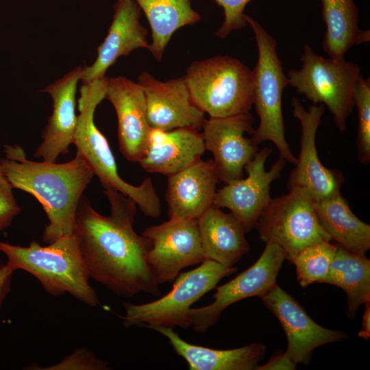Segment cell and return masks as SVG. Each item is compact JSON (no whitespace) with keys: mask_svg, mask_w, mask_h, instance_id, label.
Wrapping results in <instances>:
<instances>
[{"mask_svg":"<svg viewBox=\"0 0 370 370\" xmlns=\"http://www.w3.org/2000/svg\"><path fill=\"white\" fill-rule=\"evenodd\" d=\"M137 83L145 94L147 119L151 128L201 130L205 113L193 103L184 76L162 82L144 71Z\"/></svg>","mask_w":370,"mask_h":370,"instance_id":"cell-16","label":"cell"},{"mask_svg":"<svg viewBox=\"0 0 370 370\" xmlns=\"http://www.w3.org/2000/svg\"><path fill=\"white\" fill-rule=\"evenodd\" d=\"M271 151L269 147L258 150L245 167L247 173L245 178L225 184L216 192L213 205L229 209L246 232L255 227L260 214L271 200V184L281 176L286 165V160L280 156L267 171L265 162Z\"/></svg>","mask_w":370,"mask_h":370,"instance_id":"cell-14","label":"cell"},{"mask_svg":"<svg viewBox=\"0 0 370 370\" xmlns=\"http://www.w3.org/2000/svg\"><path fill=\"white\" fill-rule=\"evenodd\" d=\"M355 106L358 110L357 132L358 158L362 164L370 162V80L362 75L358 81L355 95Z\"/></svg>","mask_w":370,"mask_h":370,"instance_id":"cell-29","label":"cell"},{"mask_svg":"<svg viewBox=\"0 0 370 370\" xmlns=\"http://www.w3.org/2000/svg\"><path fill=\"white\" fill-rule=\"evenodd\" d=\"M365 310L362 317V328L358 336L367 341L370 337V301L365 303Z\"/></svg>","mask_w":370,"mask_h":370,"instance_id":"cell-35","label":"cell"},{"mask_svg":"<svg viewBox=\"0 0 370 370\" xmlns=\"http://www.w3.org/2000/svg\"><path fill=\"white\" fill-rule=\"evenodd\" d=\"M112 104L118 121V142L123 156L138 162L147 146L151 127L142 87L125 77L108 78L105 97Z\"/></svg>","mask_w":370,"mask_h":370,"instance_id":"cell-17","label":"cell"},{"mask_svg":"<svg viewBox=\"0 0 370 370\" xmlns=\"http://www.w3.org/2000/svg\"><path fill=\"white\" fill-rule=\"evenodd\" d=\"M4 153L0 160L12 188L34 196L47 216L42 241L49 244L74 233L79 201L95 175L82 156L64 163L35 162L20 145H5Z\"/></svg>","mask_w":370,"mask_h":370,"instance_id":"cell-2","label":"cell"},{"mask_svg":"<svg viewBox=\"0 0 370 370\" xmlns=\"http://www.w3.org/2000/svg\"><path fill=\"white\" fill-rule=\"evenodd\" d=\"M245 19L254 34L258 48L252 76L254 105L260 123L251 139L257 145L266 140L273 142L280 156L295 164L297 158L285 138L282 97L288 82L277 53V42L258 21L246 14Z\"/></svg>","mask_w":370,"mask_h":370,"instance_id":"cell-6","label":"cell"},{"mask_svg":"<svg viewBox=\"0 0 370 370\" xmlns=\"http://www.w3.org/2000/svg\"><path fill=\"white\" fill-rule=\"evenodd\" d=\"M321 283L336 286L347 294L348 317L354 319L359 307L370 301V260L337 245L326 278Z\"/></svg>","mask_w":370,"mask_h":370,"instance_id":"cell-27","label":"cell"},{"mask_svg":"<svg viewBox=\"0 0 370 370\" xmlns=\"http://www.w3.org/2000/svg\"><path fill=\"white\" fill-rule=\"evenodd\" d=\"M140 10L134 0H117L112 21L103 41L97 49L94 62L82 69V84L106 77L107 70L121 56L139 48L149 49L147 30L140 23Z\"/></svg>","mask_w":370,"mask_h":370,"instance_id":"cell-19","label":"cell"},{"mask_svg":"<svg viewBox=\"0 0 370 370\" xmlns=\"http://www.w3.org/2000/svg\"><path fill=\"white\" fill-rule=\"evenodd\" d=\"M236 271L215 261L205 259L196 269L180 273L172 289L163 297L143 304L124 303L125 314L120 316L125 328L192 326L190 308L205 294L216 288L221 280Z\"/></svg>","mask_w":370,"mask_h":370,"instance_id":"cell-8","label":"cell"},{"mask_svg":"<svg viewBox=\"0 0 370 370\" xmlns=\"http://www.w3.org/2000/svg\"><path fill=\"white\" fill-rule=\"evenodd\" d=\"M219 179L212 160L195 162L168 177L169 219H197L214 204Z\"/></svg>","mask_w":370,"mask_h":370,"instance_id":"cell-20","label":"cell"},{"mask_svg":"<svg viewBox=\"0 0 370 370\" xmlns=\"http://www.w3.org/2000/svg\"><path fill=\"white\" fill-rule=\"evenodd\" d=\"M299 70L287 73L288 85L312 102L323 104L333 116L338 131L344 132L355 107V95L362 76L359 66L345 58H325L309 45L304 46Z\"/></svg>","mask_w":370,"mask_h":370,"instance_id":"cell-7","label":"cell"},{"mask_svg":"<svg viewBox=\"0 0 370 370\" xmlns=\"http://www.w3.org/2000/svg\"><path fill=\"white\" fill-rule=\"evenodd\" d=\"M108 362L97 358L92 352L81 348L65 357L58 363L42 370H106L108 369Z\"/></svg>","mask_w":370,"mask_h":370,"instance_id":"cell-30","label":"cell"},{"mask_svg":"<svg viewBox=\"0 0 370 370\" xmlns=\"http://www.w3.org/2000/svg\"><path fill=\"white\" fill-rule=\"evenodd\" d=\"M223 8V21L215 32V36L224 38L232 32L247 25L245 19L244 10L251 0H215Z\"/></svg>","mask_w":370,"mask_h":370,"instance_id":"cell-31","label":"cell"},{"mask_svg":"<svg viewBox=\"0 0 370 370\" xmlns=\"http://www.w3.org/2000/svg\"><path fill=\"white\" fill-rule=\"evenodd\" d=\"M337 245L330 241L317 243L301 250L292 261L302 287L322 281L328 275Z\"/></svg>","mask_w":370,"mask_h":370,"instance_id":"cell-28","label":"cell"},{"mask_svg":"<svg viewBox=\"0 0 370 370\" xmlns=\"http://www.w3.org/2000/svg\"><path fill=\"white\" fill-rule=\"evenodd\" d=\"M314 201L309 193L297 188L272 198L255 225L261 241L279 245L291 262L306 247L332 241L317 218Z\"/></svg>","mask_w":370,"mask_h":370,"instance_id":"cell-9","label":"cell"},{"mask_svg":"<svg viewBox=\"0 0 370 370\" xmlns=\"http://www.w3.org/2000/svg\"><path fill=\"white\" fill-rule=\"evenodd\" d=\"M255 119L250 112L222 118L205 119L201 133L206 150L214 156L219 180L227 184L243 178L245 166L258 151L251 138Z\"/></svg>","mask_w":370,"mask_h":370,"instance_id":"cell-13","label":"cell"},{"mask_svg":"<svg viewBox=\"0 0 370 370\" xmlns=\"http://www.w3.org/2000/svg\"><path fill=\"white\" fill-rule=\"evenodd\" d=\"M149 244L146 260L160 285L172 282L184 268L205 260L197 219H169L143 232Z\"/></svg>","mask_w":370,"mask_h":370,"instance_id":"cell-10","label":"cell"},{"mask_svg":"<svg viewBox=\"0 0 370 370\" xmlns=\"http://www.w3.org/2000/svg\"><path fill=\"white\" fill-rule=\"evenodd\" d=\"M285 259L279 245L266 243L253 265L226 284L216 286L212 303L190 308L194 330L204 334L217 323L223 311L230 305L251 297H262L269 293L277 284L276 278Z\"/></svg>","mask_w":370,"mask_h":370,"instance_id":"cell-11","label":"cell"},{"mask_svg":"<svg viewBox=\"0 0 370 370\" xmlns=\"http://www.w3.org/2000/svg\"><path fill=\"white\" fill-rule=\"evenodd\" d=\"M296 364L285 353L278 352L275 354L268 362L262 365H258L256 370H294L296 369Z\"/></svg>","mask_w":370,"mask_h":370,"instance_id":"cell-33","label":"cell"},{"mask_svg":"<svg viewBox=\"0 0 370 370\" xmlns=\"http://www.w3.org/2000/svg\"><path fill=\"white\" fill-rule=\"evenodd\" d=\"M104 193L110 216L98 213L84 196L77 210L75 232L89 277L121 297L159 295L146 260L148 242L133 228L136 202L115 189L106 188Z\"/></svg>","mask_w":370,"mask_h":370,"instance_id":"cell-1","label":"cell"},{"mask_svg":"<svg viewBox=\"0 0 370 370\" xmlns=\"http://www.w3.org/2000/svg\"><path fill=\"white\" fill-rule=\"evenodd\" d=\"M317 218L324 231L344 249L365 254L370 248V225L352 211L341 191L314 201Z\"/></svg>","mask_w":370,"mask_h":370,"instance_id":"cell-24","label":"cell"},{"mask_svg":"<svg viewBox=\"0 0 370 370\" xmlns=\"http://www.w3.org/2000/svg\"><path fill=\"white\" fill-rule=\"evenodd\" d=\"M145 14L151 30L149 50L160 61L174 32L197 23L199 14L194 10L191 0H134Z\"/></svg>","mask_w":370,"mask_h":370,"instance_id":"cell-26","label":"cell"},{"mask_svg":"<svg viewBox=\"0 0 370 370\" xmlns=\"http://www.w3.org/2000/svg\"><path fill=\"white\" fill-rule=\"evenodd\" d=\"M291 104L293 114L300 122L301 134L300 152L290 173L288 188H302L314 201L328 198L341 190L345 178L339 170L324 166L318 156L315 139L325 106L313 104L307 110L296 97Z\"/></svg>","mask_w":370,"mask_h":370,"instance_id":"cell-12","label":"cell"},{"mask_svg":"<svg viewBox=\"0 0 370 370\" xmlns=\"http://www.w3.org/2000/svg\"><path fill=\"white\" fill-rule=\"evenodd\" d=\"M12 189L0 160V233L11 225L21 212Z\"/></svg>","mask_w":370,"mask_h":370,"instance_id":"cell-32","label":"cell"},{"mask_svg":"<svg viewBox=\"0 0 370 370\" xmlns=\"http://www.w3.org/2000/svg\"><path fill=\"white\" fill-rule=\"evenodd\" d=\"M0 251L6 256V264L11 269L32 274L50 295L67 293L91 307L99 304L98 296L88 282L90 277L75 232L47 246L36 241L27 247L0 241Z\"/></svg>","mask_w":370,"mask_h":370,"instance_id":"cell-3","label":"cell"},{"mask_svg":"<svg viewBox=\"0 0 370 370\" xmlns=\"http://www.w3.org/2000/svg\"><path fill=\"white\" fill-rule=\"evenodd\" d=\"M14 271L7 264L0 266V308L10 291Z\"/></svg>","mask_w":370,"mask_h":370,"instance_id":"cell-34","label":"cell"},{"mask_svg":"<svg viewBox=\"0 0 370 370\" xmlns=\"http://www.w3.org/2000/svg\"><path fill=\"white\" fill-rule=\"evenodd\" d=\"M150 329L164 336L191 370H253L265 353V346L260 343L231 349H215L185 341L172 328L157 326Z\"/></svg>","mask_w":370,"mask_h":370,"instance_id":"cell-23","label":"cell"},{"mask_svg":"<svg viewBox=\"0 0 370 370\" xmlns=\"http://www.w3.org/2000/svg\"><path fill=\"white\" fill-rule=\"evenodd\" d=\"M326 26L322 47L331 58H345L355 45L369 40V32L359 29L358 11L354 0H321Z\"/></svg>","mask_w":370,"mask_h":370,"instance_id":"cell-25","label":"cell"},{"mask_svg":"<svg viewBox=\"0 0 370 370\" xmlns=\"http://www.w3.org/2000/svg\"><path fill=\"white\" fill-rule=\"evenodd\" d=\"M197 223L205 259L232 267L249 251L246 231L232 212L212 205Z\"/></svg>","mask_w":370,"mask_h":370,"instance_id":"cell-22","label":"cell"},{"mask_svg":"<svg viewBox=\"0 0 370 370\" xmlns=\"http://www.w3.org/2000/svg\"><path fill=\"white\" fill-rule=\"evenodd\" d=\"M205 150L202 134L197 130L151 128L147 148L138 163L147 172L169 177L201 159Z\"/></svg>","mask_w":370,"mask_h":370,"instance_id":"cell-21","label":"cell"},{"mask_svg":"<svg viewBox=\"0 0 370 370\" xmlns=\"http://www.w3.org/2000/svg\"><path fill=\"white\" fill-rule=\"evenodd\" d=\"M193 103L210 118L249 112L252 71L237 58L217 56L191 63L184 76Z\"/></svg>","mask_w":370,"mask_h":370,"instance_id":"cell-5","label":"cell"},{"mask_svg":"<svg viewBox=\"0 0 370 370\" xmlns=\"http://www.w3.org/2000/svg\"><path fill=\"white\" fill-rule=\"evenodd\" d=\"M107 77L83 84L78 99L77 124L73 144L77 153L86 161L103 188H112L133 199L143 213L158 218L161 212L160 198L150 177L139 186L123 180L118 171L112 151L104 135L96 126L94 115L97 106L105 97Z\"/></svg>","mask_w":370,"mask_h":370,"instance_id":"cell-4","label":"cell"},{"mask_svg":"<svg viewBox=\"0 0 370 370\" xmlns=\"http://www.w3.org/2000/svg\"><path fill=\"white\" fill-rule=\"evenodd\" d=\"M82 67L77 66L62 77L46 86L41 92L52 99V112L42 133V142L34 156L56 162L59 156L66 154L73 144L77 124L75 96Z\"/></svg>","mask_w":370,"mask_h":370,"instance_id":"cell-18","label":"cell"},{"mask_svg":"<svg viewBox=\"0 0 370 370\" xmlns=\"http://www.w3.org/2000/svg\"><path fill=\"white\" fill-rule=\"evenodd\" d=\"M261 299L281 323L287 338L285 353L296 365H308L315 348L348 337L343 331L329 330L314 322L297 301L278 284Z\"/></svg>","mask_w":370,"mask_h":370,"instance_id":"cell-15","label":"cell"}]
</instances>
